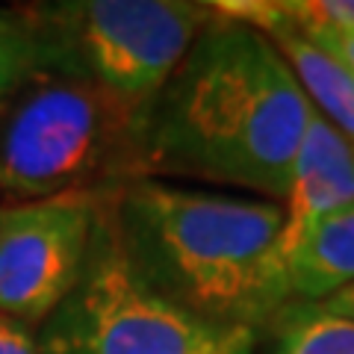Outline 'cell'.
Wrapping results in <instances>:
<instances>
[{
	"mask_svg": "<svg viewBox=\"0 0 354 354\" xmlns=\"http://www.w3.org/2000/svg\"><path fill=\"white\" fill-rule=\"evenodd\" d=\"M310 115L272 39L216 12L133 118L130 180L195 177L283 204Z\"/></svg>",
	"mask_w": 354,
	"mask_h": 354,
	"instance_id": "1",
	"label": "cell"
},
{
	"mask_svg": "<svg viewBox=\"0 0 354 354\" xmlns=\"http://www.w3.org/2000/svg\"><path fill=\"white\" fill-rule=\"evenodd\" d=\"M133 274L218 328L260 334L292 304L278 201L136 177L101 195Z\"/></svg>",
	"mask_w": 354,
	"mask_h": 354,
	"instance_id": "2",
	"label": "cell"
},
{
	"mask_svg": "<svg viewBox=\"0 0 354 354\" xmlns=\"http://www.w3.org/2000/svg\"><path fill=\"white\" fill-rule=\"evenodd\" d=\"M36 74L92 80L139 113L165 86L209 21L189 0H62L21 9Z\"/></svg>",
	"mask_w": 354,
	"mask_h": 354,
	"instance_id": "3",
	"label": "cell"
},
{
	"mask_svg": "<svg viewBox=\"0 0 354 354\" xmlns=\"http://www.w3.org/2000/svg\"><path fill=\"white\" fill-rule=\"evenodd\" d=\"M36 77L0 127V189L44 201L92 192L86 186L101 177L130 180L136 113L92 80Z\"/></svg>",
	"mask_w": 354,
	"mask_h": 354,
	"instance_id": "4",
	"label": "cell"
},
{
	"mask_svg": "<svg viewBox=\"0 0 354 354\" xmlns=\"http://www.w3.org/2000/svg\"><path fill=\"white\" fill-rule=\"evenodd\" d=\"M36 337L41 354H254L257 346L254 330L201 322L151 292L127 266L104 204L80 278Z\"/></svg>",
	"mask_w": 354,
	"mask_h": 354,
	"instance_id": "5",
	"label": "cell"
},
{
	"mask_svg": "<svg viewBox=\"0 0 354 354\" xmlns=\"http://www.w3.org/2000/svg\"><path fill=\"white\" fill-rule=\"evenodd\" d=\"M101 195L71 192L0 207V316L39 330L83 272Z\"/></svg>",
	"mask_w": 354,
	"mask_h": 354,
	"instance_id": "6",
	"label": "cell"
},
{
	"mask_svg": "<svg viewBox=\"0 0 354 354\" xmlns=\"http://www.w3.org/2000/svg\"><path fill=\"white\" fill-rule=\"evenodd\" d=\"M346 207H354V145L313 109L283 201V251L290 254L319 218Z\"/></svg>",
	"mask_w": 354,
	"mask_h": 354,
	"instance_id": "7",
	"label": "cell"
},
{
	"mask_svg": "<svg viewBox=\"0 0 354 354\" xmlns=\"http://www.w3.org/2000/svg\"><path fill=\"white\" fill-rule=\"evenodd\" d=\"M292 301H319L354 283V207L319 218L286 254Z\"/></svg>",
	"mask_w": 354,
	"mask_h": 354,
	"instance_id": "8",
	"label": "cell"
},
{
	"mask_svg": "<svg viewBox=\"0 0 354 354\" xmlns=\"http://www.w3.org/2000/svg\"><path fill=\"white\" fill-rule=\"evenodd\" d=\"M272 342L266 354H354V322L286 304L269 325Z\"/></svg>",
	"mask_w": 354,
	"mask_h": 354,
	"instance_id": "9",
	"label": "cell"
},
{
	"mask_svg": "<svg viewBox=\"0 0 354 354\" xmlns=\"http://www.w3.org/2000/svg\"><path fill=\"white\" fill-rule=\"evenodd\" d=\"M278 3L307 41H313L319 50H325L330 59H337L354 77V27L351 24L310 12L304 0H278Z\"/></svg>",
	"mask_w": 354,
	"mask_h": 354,
	"instance_id": "10",
	"label": "cell"
},
{
	"mask_svg": "<svg viewBox=\"0 0 354 354\" xmlns=\"http://www.w3.org/2000/svg\"><path fill=\"white\" fill-rule=\"evenodd\" d=\"M30 74H36V65H32L30 53L0 48V104H3L21 83H27Z\"/></svg>",
	"mask_w": 354,
	"mask_h": 354,
	"instance_id": "11",
	"label": "cell"
},
{
	"mask_svg": "<svg viewBox=\"0 0 354 354\" xmlns=\"http://www.w3.org/2000/svg\"><path fill=\"white\" fill-rule=\"evenodd\" d=\"M0 354H41L36 330L9 316H0Z\"/></svg>",
	"mask_w": 354,
	"mask_h": 354,
	"instance_id": "12",
	"label": "cell"
},
{
	"mask_svg": "<svg viewBox=\"0 0 354 354\" xmlns=\"http://www.w3.org/2000/svg\"><path fill=\"white\" fill-rule=\"evenodd\" d=\"M292 304H301L313 313H322V316H337V319H346V322H354V283L342 286V290L330 292L328 298H319V301H292Z\"/></svg>",
	"mask_w": 354,
	"mask_h": 354,
	"instance_id": "13",
	"label": "cell"
},
{
	"mask_svg": "<svg viewBox=\"0 0 354 354\" xmlns=\"http://www.w3.org/2000/svg\"><path fill=\"white\" fill-rule=\"evenodd\" d=\"M304 6L322 18L342 21V24L354 27V0H304Z\"/></svg>",
	"mask_w": 354,
	"mask_h": 354,
	"instance_id": "14",
	"label": "cell"
},
{
	"mask_svg": "<svg viewBox=\"0 0 354 354\" xmlns=\"http://www.w3.org/2000/svg\"><path fill=\"white\" fill-rule=\"evenodd\" d=\"M0 207H3V204H0Z\"/></svg>",
	"mask_w": 354,
	"mask_h": 354,
	"instance_id": "15",
	"label": "cell"
}]
</instances>
